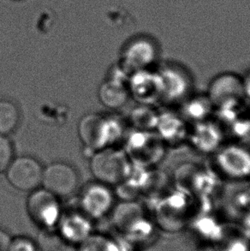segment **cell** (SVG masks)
Returning <instances> with one entry per match:
<instances>
[{"label": "cell", "mask_w": 250, "mask_h": 251, "mask_svg": "<svg viewBox=\"0 0 250 251\" xmlns=\"http://www.w3.org/2000/svg\"><path fill=\"white\" fill-rule=\"evenodd\" d=\"M12 143L7 136L0 135V174L5 173L13 160Z\"/></svg>", "instance_id": "44dd1931"}, {"label": "cell", "mask_w": 250, "mask_h": 251, "mask_svg": "<svg viewBox=\"0 0 250 251\" xmlns=\"http://www.w3.org/2000/svg\"><path fill=\"white\" fill-rule=\"evenodd\" d=\"M244 79V93L245 98L250 100V71L248 72L245 76H243Z\"/></svg>", "instance_id": "cb8c5ba5"}, {"label": "cell", "mask_w": 250, "mask_h": 251, "mask_svg": "<svg viewBox=\"0 0 250 251\" xmlns=\"http://www.w3.org/2000/svg\"><path fill=\"white\" fill-rule=\"evenodd\" d=\"M77 130L83 145L95 151L109 147L121 135L118 123L99 113L85 115L78 124Z\"/></svg>", "instance_id": "3957f363"}, {"label": "cell", "mask_w": 250, "mask_h": 251, "mask_svg": "<svg viewBox=\"0 0 250 251\" xmlns=\"http://www.w3.org/2000/svg\"><path fill=\"white\" fill-rule=\"evenodd\" d=\"M159 56V48L154 41L147 37L135 38L123 50V65L126 71L133 74L153 69Z\"/></svg>", "instance_id": "ba28073f"}, {"label": "cell", "mask_w": 250, "mask_h": 251, "mask_svg": "<svg viewBox=\"0 0 250 251\" xmlns=\"http://www.w3.org/2000/svg\"><path fill=\"white\" fill-rule=\"evenodd\" d=\"M5 173L8 182L16 190L31 192L41 185L43 168L36 159L21 156L13 159Z\"/></svg>", "instance_id": "9c48e42d"}, {"label": "cell", "mask_w": 250, "mask_h": 251, "mask_svg": "<svg viewBox=\"0 0 250 251\" xmlns=\"http://www.w3.org/2000/svg\"><path fill=\"white\" fill-rule=\"evenodd\" d=\"M157 71L163 83L161 104L180 105L194 93V76L186 66L177 62L166 61L158 65Z\"/></svg>", "instance_id": "7a4b0ae2"}, {"label": "cell", "mask_w": 250, "mask_h": 251, "mask_svg": "<svg viewBox=\"0 0 250 251\" xmlns=\"http://www.w3.org/2000/svg\"><path fill=\"white\" fill-rule=\"evenodd\" d=\"M78 183L77 173L69 164L54 162L43 169L42 188L56 197L70 196L76 190Z\"/></svg>", "instance_id": "7c38bea8"}, {"label": "cell", "mask_w": 250, "mask_h": 251, "mask_svg": "<svg viewBox=\"0 0 250 251\" xmlns=\"http://www.w3.org/2000/svg\"><path fill=\"white\" fill-rule=\"evenodd\" d=\"M159 112L152 105H140L132 114L135 128L141 131H155Z\"/></svg>", "instance_id": "ac0fdd59"}, {"label": "cell", "mask_w": 250, "mask_h": 251, "mask_svg": "<svg viewBox=\"0 0 250 251\" xmlns=\"http://www.w3.org/2000/svg\"><path fill=\"white\" fill-rule=\"evenodd\" d=\"M8 251H40L37 243L26 236L11 238Z\"/></svg>", "instance_id": "7402d4cb"}, {"label": "cell", "mask_w": 250, "mask_h": 251, "mask_svg": "<svg viewBox=\"0 0 250 251\" xmlns=\"http://www.w3.org/2000/svg\"><path fill=\"white\" fill-rule=\"evenodd\" d=\"M213 164L220 176L230 181L250 178V148L242 143L224 144L213 154Z\"/></svg>", "instance_id": "277c9868"}, {"label": "cell", "mask_w": 250, "mask_h": 251, "mask_svg": "<svg viewBox=\"0 0 250 251\" xmlns=\"http://www.w3.org/2000/svg\"><path fill=\"white\" fill-rule=\"evenodd\" d=\"M77 247V251H120L119 245L113 239L94 233Z\"/></svg>", "instance_id": "ffe728a7"}, {"label": "cell", "mask_w": 250, "mask_h": 251, "mask_svg": "<svg viewBox=\"0 0 250 251\" xmlns=\"http://www.w3.org/2000/svg\"><path fill=\"white\" fill-rule=\"evenodd\" d=\"M57 228L63 242L76 246L86 241L93 234L90 219L82 212L62 214Z\"/></svg>", "instance_id": "9a60e30c"}, {"label": "cell", "mask_w": 250, "mask_h": 251, "mask_svg": "<svg viewBox=\"0 0 250 251\" xmlns=\"http://www.w3.org/2000/svg\"><path fill=\"white\" fill-rule=\"evenodd\" d=\"M26 206L31 220L43 230L57 227L62 215L58 197L44 188H38L31 191Z\"/></svg>", "instance_id": "8992f818"}, {"label": "cell", "mask_w": 250, "mask_h": 251, "mask_svg": "<svg viewBox=\"0 0 250 251\" xmlns=\"http://www.w3.org/2000/svg\"><path fill=\"white\" fill-rule=\"evenodd\" d=\"M166 146L155 131L135 132L128 142V158L142 167L155 166L166 154Z\"/></svg>", "instance_id": "52a82bcc"}, {"label": "cell", "mask_w": 250, "mask_h": 251, "mask_svg": "<svg viewBox=\"0 0 250 251\" xmlns=\"http://www.w3.org/2000/svg\"><path fill=\"white\" fill-rule=\"evenodd\" d=\"M224 140L222 126L211 119L190 126L187 143L197 153L213 155L225 144Z\"/></svg>", "instance_id": "8fae6325"}, {"label": "cell", "mask_w": 250, "mask_h": 251, "mask_svg": "<svg viewBox=\"0 0 250 251\" xmlns=\"http://www.w3.org/2000/svg\"><path fill=\"white\" fill-rule=\"evenodd\" d=\"M215 110L239 107L245 100L243 76L225 72L212 79L206 92Z\"/></svg>", "instance_id": "5b68a950"}, {"label": "cell", "mask_w": 250, "mask_h": 251, "mask_svg": "<svg viewBox=\"0 0 250 251\" xmlns=\"http://www.w3.org/2000/svg\"><path fill=\"white\" fill-rule=\"evenodd\" d=\"M20 121V113L13 102L0 100V135L8 136L17 129Z\"/></svg>", "instance_id": "d6986e66"}, {"label": "cell", "mask_w": 250, "mask_h": 251, "mask_svg": "<svg viewBox=\"0 0 250 251\" xmlns=\"http://www.w3.org/2000/svg\"><path fill=\"white\" fill-rule=\"evenodd\" d=\"M114 197L108 185L97 182L85 187L80 197L81 212L89 219H100L109 213Z\"/></svg>", "instance_id": "4fadbf2b"}, {"label": "cell", "mask_w": 250, "mask_h": 251, "mask_svg": "<svg viewBox=\"0 0 250 251\" xmlns=\"http://www.w3.org/2000/svg\"><path fill=\"white\" fill-rule=\"evenodd\" d=\"M11 238L6 231L0 229V251H8Z\"/></svg>", "instance_id": "603a6c76"}, {"label": "cell", "mask_w": 250, "mask_h": 251, "mask_svg": "<svg viewBox=\"0 0 250 251\" xmlns=\"http://www.w3.org/2000/svg\"><path fill=\"white\" fill-rule=\"evenodd\" d=\"M130 96L128 88L118 80H110L102 83L99 89V99L105 107L118 109L128 101Z\"/></svg>", "instance_id": "e0dca14e"}, {"label": "cell", "mask_w": 250, "mask_h": 251, "mask_svg": "<svg viewBox=\"0 0 250 251\" xmlns=\"http://www.w3.org/2000/svg\"><path fill=\"white\" fill-rule=\"evenodd\" d=\"M128 91L141 105L155 106L161 104L163 83L157 69H150L132 74Z\"/></svg>", "instance_id": "30bf717a"}, {"label": "cell", "mask_w": 250, "mask_h": 251, "mask_svg": "<svg viewBox=\"0 0 250 251\" xmlns=\"http://www.w3.org/2000/svg\"><path fill=\"white\" fill-rule=\"evenodd\" d=\"M189 127L180 113L167 110L159 112L155 132L166 147L179 148L188 143Z\"/></svg>", "instance_id": "5bb4252c"}, {"label": "cell", "mask_w": 250, "mask_h": 251, "mask_svg": "<svg viewBox=\"0 0 250 251\" xmlns=\"http://www.w3.org/2000/svg\"><path fill=\"white\" fill-rule=\"evenodd\" d=\"M180 114L189 126L212 119L215 106L206 94H195L181 104Z\"/></svg>", "instance_id": "2e32d148"}, {"label": "cell", "mask_w": 250, "mask_h": 251, "mask_svg": "<svg viewBox=\"0 0 250 251\" xmlns=\"http://www.w3.org/2000/svg\"><path fill=\"white\" fill-rule=\"evenodd\" d=\"M90 171L97 182L105 185H119L127 181L131 165L127 153L112 147L95 151L90 160Z\"/></svg>", "instance_id": "6da1fadb"}]
</instances>
